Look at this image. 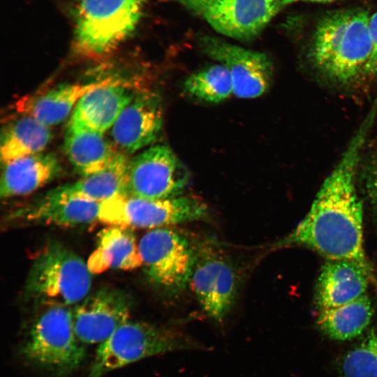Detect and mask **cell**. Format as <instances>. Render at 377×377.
<instances>
[{"mask_svg": "<svg viewBox=\"0 0 377 377\" xmlns=\"http://www.w3.org/2000/svg\"><path fill=\"white\" fill-rule=\"evenodd\" d=\"M376 111L372 110L323 181L299 223L275 242L272 249L301 247L325 260L360 264L377 288V278L364 247V205L357 186V170Z\"/></svg>", "mask_w": 377, "mask_h": 377, "instance_id": "cell-1", "label": "cell"}, {"mask_svg": "<svg viewBox=\"0 0 377 377\" xmlns=\"http://www.w3.org/2000/svg\"><path fill=\"white\" fill-rule=\"evenodd\" d=\"M367 10L330 12L318 22L309 48L313 67L325 78L341 86L362 81L372 43Z\"/></svg>", "mask_w": 377, "mask_h": 377, "instance_id": "cell-2", "label": "cell"}, {"mask_svg": "<svg viewBox=\"0 0 377 377\" xmlns=\"http://www.w3.org/2000/svg\"><path fill=\"white\" fill-rule=\"evenodd\" d=\"M91 274L75 253L51 242L35 257L24 293L27 299L47 306L76 305L89 295Z\"/></svg>", "mask_w": 377, "mask_h": 377, "instance_id": "cell-3", "label": "cell"}, {"mask_svg": "<svg viewBox=\"0 0 377 377\" xmlns=\"http://www.w3.org/2000/svg\"><path fill=\"white\" fill-rule=\"evenodd\" d=\"M197 348L200 344L184 332L128 320L98 345L87 377H102L149 357Z\"/></svg>", "mask_w": 377, "mask_h": 377, "instance_id": "cell-4", "label": "cell"}, {"mask_svg": "<svg viewBox=\"0 0 377 377\" xmlns=\"http://www.w3.org/2000/svg\"><path fill=\"white\" fill-rule=\"evenodd\" d=\"M21 353L29 363L57 376L78 368L86 352L75 334L72 311L68 306H47L32 324Z\"/></svg>", "mask_w": 377, "mask_h": 377, "instance_id": "cell-5", "label": "cell"}, {"mask_svg": "<svg viewBox=\"0 0 377 377\" xmlns=\"http://www.w3.org/2000/svg\"><path fill=\"white\" fill-rule=\"evenodd\" d=\"M145 0H81L75 31V43L84 53L111 52L135 29Z\"/></svg>", "mask_w": 377, "mask_h": 377, "instance_id": "cell-6", "label": "cell"}, {"mask_svg": "<svg viewBox=\"0 0 377 377\" xmlns=\"http://www.w3.org/2000/svg\"><path fill=\"white\" fill-rule=\"evenodd\" d=\"M207 214L206 203L195 196L150 200L126 193L102 202L98 220L110 226L152 230L200 221Z\"/></svg>", "mask_w": 377, "mask_h": 377, "instance_id": "cell-7", "label": "cell"}, {"mask_svg": "<svg viewBox=\"0 0 377 377\" xmlns=\"http://www.w3.org/2000/svg\"><path fill=\"white\" fill-rule=\"evenodd\" d=\"M138 248L145 272L158 289L175 296L189 285L198 247L183 233L170 227L152 229Z\"/></svg>", "mask_w": 377, "mask_h": 377, "instance_id": "cell-8", "label": "cell"}, {"mask_svg": "<svg viewBox=\"0 0 377 377\" xmlns=\"http://www.w3.org/2000/svg\"><path fill=\"white\" fill-rule=\"evenodd\" d=\"M190 173L172 150L165 145L151 146L129 161L128 193L158 200L182 195Z\"/></svg>", "mask_w": 377, "mask_h": 377, "instance_id": "cell-9", "label": "cell"}, {"mask_svg": "<svg viewBox=\"0 0 377 377\" xmlns=\"http://www.w3.org/2000/svg\"><path fill=\"white\" fill-rule=\"evenodd\" d=\"M203 17L230 37L250 40L258 36L283 8L280 0H173Z\"/></svg>", "mask_w": 377, "mask_h": 377, "instance_id": "cell-10", "label": "cell"}, {"mask_svg": "<svg viewBox=\"0 0 377 377\" xmlns=\"http://www.w3.org/2000/svg\"><path fill=\"white\" fill-rule=\"evenodd\" d=\"M189 285L200 306L216 323L232 309L237 293V276L232 264L214 247H198Z\"/></svg>", "mask_w": 377, "mask_h": 377, "instance_id": "cell-11", "label": "cell"}, {"mask_svg": "<svg viewBox=\"0 0 377 377\" xmlns=\"http://www.w3.org/2000/svg\"><path fill=\"white\" fill-rule=\"evenodd\" d=\"M198 43L204 53L228 71L235 96L243 98H256L267 91L274 68L266 54L207 35L199 36Z\"/></svg>", "mask_w": 377, "mask_h": 377, "instance_id": "cell-12", "label": "cell"}, {"mask_svg": "<svg viewBox=\"0 0 377 377\" xmlns=\"http://www.w3.org/2000/svg\"><path fill=\"white\" fill-rule=\"evenodd\" d=\"M131 309L130 297L119 289L103 288L89 294L72 311L75 334L84 344H100L129 320Z\"/></svg>", "mask_w": 377, "mask_h": 377, "instance_id": "cell-13", "label": "cell"}, {"mask_svg": "<svg viewBox=\"0 0 377 377\" xmlns=\"http://www.w3.org/2000/svg\"><path fill=\"white\" fill-rule=\"evenodd\" d=\"M101 204L82 197L68 195L56 188L8 215L13 223L78 226L98 220Z\"/></svg>", "mask_w": 377, "mask_h": 377, "instance_id": "cell-14", "label": "cell"}, {"mask_svg": "<svg viewBox=\"0 0 377 377\" xmlns=\"http://www.w3.org/2000/svg\"><path fill=\"white\" fill-rule=\"evenodd\" d=\"M163 116L161 98L156 94H136L112 126L114 144L124 154L149 145L161 132Z\"/></svg>", "mask_w": 377, "mask_h": 377, "instance_id": "cell-15", "label": "cell"}, {"mask_svg": "<svg viewBox=\"0 0 377 377\" xmlns=\"http://www.w3.org/2000/svg\"><path fill=\"white\" fill-rule=\"evenodd\" d=\"M371 277L357 263L349 260H326L314 288L318 312L350 303L367 294Z\"/></svg>", "mask_w": 377, "mask_h": 377, "instance_id": "cell-16", "label": "cell"}, {"mask_svg": "<svg viewBox=\"0 0 377 377\" xmlns=\"http://www.w3.org/2000/svg\"><path fill=\"white\" fill-rule=\"evenodd\" d=\"M135 95L124 84L109 80L79 100L68 123L103 134Z\"/></svg>", "mask_w": 377, "mask_h": 377, "instance_id": "cell-17", "label": "cell"}, {"mask_svg": "<svg viewBox=\"0 0 377 377\" xmlns=\"http://www.w3.org/2000/svg\"><path fill=\"white\" fill-rule=\"evenodd\" d=\"M60 170L57 157L50 153L40 152L3 163L1 197L30 194L54 179Z\"/></svg>", "mask_w": 377, "mask_h": 377, "instance_id": "cell-18", "label": "cell"}, {"mask_svg": "<svg viewBox=\"0 0 377 377\" xmlns=\"http://www.w3.org/2000/svg\"><path fill=\"white\" fill-rule=\"evenodd\" d=\"M91 273L108 269L131 270L142 266L138 244L132 230L110 226L101 230L95 251L87 263Z\"/></svg>", "mask_w": 377, "mask_h": 377, "instance_id": "cell-19", "label": "cell"}, {"mask_svg": "<svg viewBox=\"0 0 377 377\" xmlns=\"http://www.w3.org/2000/svg\"><path fill=\"white\" fill-rule=\"evenodd\" d=\"M64 149L68 161L82 177L103 170L119 152L103 134L69 123Z\"/></svg>", "mask_w": 377, "mask_h": 377, "instance_id": "cell-20", "label": "cell"}, {"mask_svg": "<svg viewBox=\"0 0 377 377\" xmlns=\"http://www.w3.org/2000/svg\"><path fill=\"white\" fill-rule=\"evenodd\" d=\"M129 161L126 154L118 152L103 170L82 176L77 181L56 189L65 195L79 196L99 203L128 193Z\"/></svg>", "mask_w": 377, "mask_h": 377, "instance_id": "cell-21", "label": "cell"}, {"mask_svg": "<svg viewBox=\"0 0 377 377\" xmlns=\"http://www.w3.org/2000/svg\"><path fill=\"white\" fill-rule=\"evenodd\" d=\"M374 313V304L367 293L346 304L319 311L316 323L327 337L348 341L360 336L367 328Z\"/></svg>", "mask_w": 377, "mask_h": 377, "instance_id": "cell-22", "label": "cell"}, {"mask_svg": "<svg viewBox=\"0 0 377 377\" xmlns=\"http://www.w3.org/2000/svg\"><path fill=\"white\" fill-rule=\"evenodd\" d=\"M52 138L50 126L29 114L10 121L1 131V162L42 152Z\"/></svg>", "mask_w": 377, "mask_h": 377, "instance_id": "cell-23", "label": "cell"}, {"mask_svg": "<svg viewBox=\"0 0 377 377\" xmlns=\"http://www.w3.org/2000/svg\"><path fill=\"white\" fill-rule=\"evenodd\" d=\"M109 80L84 84H61L33 99L24 110L49 126L58 124L68 116L86 93Z\"/></svg>", "mask_w": 377, "mask_h": 377, "instance_id": "cell-24", "label": "cell"}, {"mask_svg": "<svg viewBox=\"0 0 377 377\" xmlns=\"http://www.w3.org/2000/svg\"><path fill=\"white\" fill-rule=\"evenodd\" d=\"M184 91L199 101L216 103L233 94L232 79L228 71L218 64L205 67L188 76Z\"/></svg>", "mask_w": 377, "mask_h": 377, "instance_id": "cell-25", "label": "cell"}, {"mask_svg": "<svg viewBox=\"0 0 377 377\" xmlns=\"http://www.w3.org/2000/svg\"><path fill=\"white\" fill-rule=\"evenodd\" d=\"M341 377H377V330H371L342 357Z\"/></svg>", "mask_w": 377, "mask_h": 377, "instance_id": "cell-26", "label": "cell"}, {"mask_svg": "<svg viewBox=\"0 0 377 377\" xmlns=\"http://www.w3.org/2000/svg\"><path fill=\"white\" fill-rule=\"evenodd\" d=\"M357 186L364 207L377 228V145L362 156L357 170Z\"/></svg>", "mask_w": 377, "mask_h": 377, "instance_id": "cell-27", "label": "cell"}, {"mask_svg": "<svg viewBox=\"0 0 377 377\" xmlns=\"http://www.w3.org/2000/svg\"><path fill=\"white\" fill-rule=\"evenodd\" d=\"M369 27L372 43V52L364 72L363 81H376L377 80V11L370 15Z\"/></svg>", "mask_w": 377, "mask_h": 377, "instance_id": "cell-28", "label": "cell"}, {"mask_svg": "<svg viewBox=\"0 0 377 377\" xmlns=\"http://www.w3.org/2000/svg\"><path fill=\"white\" fill-rule=\"evenodd\" d=\"M281 2V4L283 6L290 4L295 2L299 1H310V2H319V3H325V2H331L337 0H280Z\"/></svg>", "mask_w": 377, "mask_h": 377, "instance_id": "cell-29", "label": "cell"}]
</instances>
